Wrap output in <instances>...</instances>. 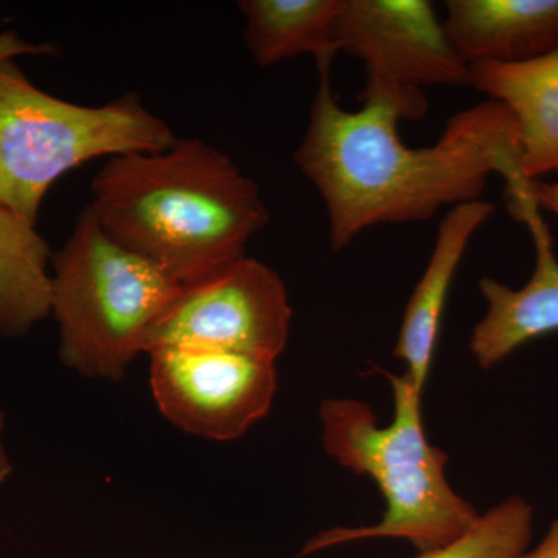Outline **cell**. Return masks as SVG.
I'll use <instances>...</instances> for the list:
<instances>
[{"mask_svg": "<svg viewBox=\"0 0 558 558\" xmlns=\"http://www.w3.org/2000/svg\"><path fill=\"white\" fill-rule=\"evenodd\" d=\"M360 110L341 108L330 73H319L310 123L295 163L326 205L333 250L369 227L421 222L440 208L480 201L492 174L506 180V196L526 193L515 120L487 100L447 121L435 145L410 148L399 135L402 110L368 98Z\"/></svg>", "mask_w": 558, "mask_h": 558, "instance_id": "cell-1", "label": "cell"}, {"mask_svg": "<svg viewBox=\"0 0 558 558\" xmlns=\"http://www.w3.org/2000/svg\"><path fill=\"white\" fill-rule=\"evenodd\" d=\"M89 208L110 240L178 286L245 256L270 220L258 183L196 138L112 157L92 182Z\"/></svg>", "mask_w": 558, "mask_h": 558, "instance_id": "cell-2", "label": "cell"}, {"mask_svg": "<svg viewBox=\"0 0 558 558\" xmlns=\"http://www.w3.org/2000/svg\"><path fill=\"white\" fill-rule=\"evenodd\" d=\"M389 380L395 416L388 427H380L368 403L360 400L329 399L319 409L326 453L376 481L387 501L384 519L369 527L322 532L303 554L379 537L409 539L421 554L429 553L462 537L480 519L447 481L449 457L425 435L422 392L405 376Z\"/></svg>", "mask_w": 558, "mask_h": 558, "instance_id": "cell-3", "label": "cell"}, {"mask_svg": "<svg viewBox=\"0 0 558 558\" xmlns=\"http://www.w3.org/2000/svg\"><path fill=\"white\" fill-rule=\"evenodd\" d=\"M51 267L61 362L86 379H123L180 286L110 240L89 205Z\"/></svg>", "mask_w": 558, "mask_h": 558, "instance_id": "cell-4", "label": "cell"}, {"mask_svg": "<svg viewBox=\"0 0 558 558\" xmlns=\"http://www.w3.org/2000/svg\"><path fill=\"white\" fill-rule=\"evenodd\" d=\"M178 140L137 94L75 105L38 89L16 62L0 65V204L33 226L65 172L98 157L165 150Z\"/></svg>", "mask_w": 558, "mask_h": 558, "instance_id": "cell-5", "label": "cell"}, {"mask_svg": "<svg viewBox=\"0 0 558 558\" xmlns=\"http://www.w3.org/2000/svg\"><path fill=\"white\" fill-rule=\"evenodd\" d=\"M336 43L365 64L359 101L387 98L403 120L424 119V87L470 86V65L451 47L427 0H343Z\"/></svg>", "mask_w": 558, "mask_h": 558, "instance_id": "cell-6", "label": "cell"}, {"mask_svg": "<svg viewBox=\"0 0 558 558\" xmlns=\"http://www.w3.org/2000/svg\"><path fill=\"white\" fill-rule=\"evenodd\" d=\"M288 290L274 269L247 255L180 286L146 340L163 347L219 349L277 362L288 344Z\"/></svg>", "mask_w": 558, "mask_h": 558, "instance_id": "cell-7", "label": "cell"}, {"mask_svg": "<svg viewBox=\"0 0 558 558\" xmlns=\"http://www.w3.org/2000/svg\"><path fill=\"white\" fill-rule=\"evenodd\" d=\"M149 384L160 413L197 438L240 439L269 413L277 395L274 362L219 349L149 351Z\"/></svg>", "mask_w": 558, "mask_h": 558, "instance_id": "cell-8", "label": "cell"}, {"mask_svg": "<svg viewBox=\"0 0 558 558\" xmlns=\"http://www.w3.org/2000/svg\"><path fill=\"white\" fill-rule=\"evenodd\" d=\"M508 208L531 231L535 269L519 290L497 279H480L488 310L473 329L470 349L484 369L498 365L529 341L558 332V259L548 226L531 196L508 204Z\"/></svg>", "mask_w": 558, "mask_h": 558, "instance_id": "cell-9", "label": "cell"}, {"mask_svg": "<svg viewBox=\"0 0 558 558\" xmlns=\"http://www.w3.org/2000/svg\"><path fill=\"white\" fill-rule=\"evenodd\" d=\"M442 21L469 65L513 64L558 49V0H449Z\"/></svg>", "mask_w": 558, "mask_h": 558, "instance_id": "cell-10", "label": "cell"}, {"mask_svg": "<svg viewBox=\"0 0 558 558\" xmlns=\"http://www.w3.org/2000/svg\"><path fill=\"white\" fill-rule=\"evenodd\" d=\"M494 209L492 202L483 199L450 209L449 215L440 220L427 269L407 304L395 355L405 362V377L422 395L432 368L440 318L454 274L473 234L490 218Z\"/></svg>", "mask_w": 558, "mask_h": 558, "instance_id": "cell-11", "label": "cell"}, {"mask_svg": "<svg viewBox=\"0 0 558 558\" xmlns=\"http://www.w3.org/2000/svg\"><path fill=\"white\" fill-rule=\"evenodd\" d=\"M470 86L501 102L515 120L524 179L558 172V49L513 64H472Z\"/></svg>", "mask_w": 558, "mask_h": 558, "instance_id": "cell-12", "label": "cell"}, {"mask_svg": "<svg viewBox=\"0 0 558 558\" xmlns=\"http://www.w3.org/2000/svg\"><path fill=\"white\" fill-rule=\"evenodd\" d=\"M343 0H242L245 44L259 68L312 54L318 73H330L340 53L336 25Z\"/></svg>", "mask_w": 558, "mask_h": 558, "instance_id": "cell-13", "label": "cell"}, {"mask_svg": "<svg viewBox=\"0 0 558 558\" xmlns=\"http://www.w3.org/2000/svg\"><path fill=\"white\" fill-rule=\"evenodd\" d=\"M51 258L36 226L0 204V337L25 336L51 314Z\"/></svg>", "mask_w": 558, "mask_h": 558, "instance_id": "cell-14", "label": "cell"}, {"mask_svg": "<svg viewBox=\"0 0 558 558\" xmlns=\"http://www.w3.org/2000/svg\"><path fill=\"white\" fill-rule=\"evenodd\" d=\"M531 535L532 506L512 497L480 515L462 537L417 558H520Z\"/></svg>", "mask_w": 558, "mask_h": 558, "instance_id": "cell-15", "label": "cell"}, {"mask_svg": "<svg viewBox=\"0 0 558 558\" xmlns=\"http://www.w3.org/2000/svg\"><path fill=\"white\" fill-rule=\"evenodd\" d=\"M57 53V47L49 43H31V40L21 39L16 32L0 33V65L25 54L51 57Z\"/></svg>", "mask_w": 558, "mask_h": 558, "instance_id": "cell-16", "label": "cell"}, {"mask_svg": "<svg viewBox=\"0 0 558 558\" xmlns=\"http://www.w3.org/2000/svg\"><path fill=\"white\" fill-rule=\"evenodd\" d=\"M529 196L539 209L545 208L558 216V182L532 180L529 183Z\"/></svg>", "mask_w": 558, "mask_h": 558, "instance_id": "cell-17", "label": "cell"}, {"mask_svg": "<svg viewBox=\"0 0 558 558\" xmlns=\"http://www.w3.org/2000/svg\"><path fill=\"white\" fill-rule=\"evenodd\" d=\"M520 558H558V520L550 524L548 534L537 548L524 553Z\"/></svg>", "mask_w": 558, "mask_h": 558, "instance_id": "cell-18", "label": "cell"}, {"mask_svg": "<svg viewBox=\"0 0 558 558\" xmlns=\"http://www.w3.org/2000/svg\"><path fill=\"white\" fill-rule=\"evenodd\" d=\"M3 428H5V417H3L2 410H0V484L5 483L13 472L9 453H7L5 442H3Z\"/></svg>", "mask_w": 558, "mask_h": 558, "instance_id": "cell-19", "label": "cell"}]
</instances>
